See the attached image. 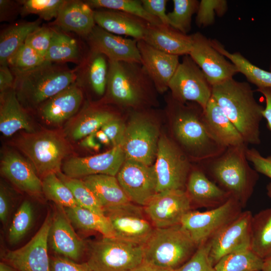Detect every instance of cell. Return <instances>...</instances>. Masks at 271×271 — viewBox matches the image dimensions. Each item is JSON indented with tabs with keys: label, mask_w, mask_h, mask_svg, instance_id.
I'll return each mask as SVG.
<instances>
[{
	"label": "cell",
	"mask_w": 271,
	"mask_h": 271,
	"mask_svg": "<svg viewBox=\"0 0 271 271\" xmlns=\"http://www.w3.org/2000/svg\"><path fill=\"white\" fill-rule=\"evenodd\" d=\"M168 107L173 140L191 162H202L226 149L209 132L203 120V109L198 104L181 102L171 95Z\"/></svg>",
	"instance_id": "6da1fadb"
},
{
	"label": "cell",
	"mask_w": 271,
	"mask_h": 271,
	"mask_svg": "<svg viewBox=\"0 0 271 271\" xmlns=\"http://www.w3.org/2000/svg\"><path fill=\"white\" fill-rule=\"evenodd\" d=\"M212 96L223 109L247 144H260V123L264 107L255 100L246 82L233 78L212 86Z\"/></svg>",
	"instance_id": "7a4b0ae2"
},
{
	"label": "cell",
	"mask_w": 271,
	"mask_h": 271,
	"mask_svg": "<svg viewBox=\"0 0 271 271\" xmlns=\"http://www.w3.org/2000/svg\"><path fill=\"white\" fill-rule=\"evenodd\" d=\"M247 144L227 148L219 156L201 162L207 176L238 201L242 207L252 195L258 173L246 156Z\"/></svg>",
	"instance_id": "3957f363"
},
{
	"label": "cell",
	"mask_w": 271,
	"mask_h": 271,
	"mask_svg": "<svg viewBox=\"0 0 271 271\" xmlns=\"http://www.w3.org/2000/svg\"><path fill=\"white\" fill-rule=\"evenodd\" d=\"M108 99L122 108L139 110L153 103L154 84L141 63L108 60Z\"/></svg>",
	"instance_id": "277c9868"
},
{
	"label": "cell",
	"mask_w": 271,
	"mask_h": 271,
	"mask_svg": "<svg viewBox=\"0 0 271 271\" xmlns=\"http://www.w3.org/2000/svg\"><path fill=\"white\" fill-rule=\"evenodd\" d=\"M14 89L22 105L34 108L76 82L77 69L47 63L35 69L13 72Z\"/></svg>",
	"instance_id": "5b68a950"
},
{
	"label": "cell",
	"mask_w": 271,
	"mask_h": 271,
	"mask_svg": "<svg viewBox=\"0 0 271 271\" xmlns=\"http://www.w3.org/2000/svg\"><path fill=\"white\" fill-rule=\"evenodd\" d=\"M198 247L181 224L155 228L143 245V261L175 270L185 263Z\"/></svg>",
	"instance_id": "8992f818"
},
{
	"label": "cell",
	"mask_w": 271,
	"mask_h": 271,
	"mask_svg": "<svg viewBox=\"0 0 271 271\" xmlns=\"http://www.w3.org/2000/svg\"><path fill=\"white\" fill-rule=\"evenodd\" d=\"M17 148L26 156L39 177L61 172L62 161L69 152L66 141L50 130L23 133Z\"/></svg>",
	"instance_id": "52a82bcc"
},
{
	"label": "cell",
	"mask_w": 271,
	"mask_h": 271,
	"mask_svg": "<svg viewBox=\"0 0 271 271\" xmlns=\"http://www.w3.org/2000/svg\"><path fill=\"white\" fill-rule=\"evenodd\" d=\"M86 263L92 271H128L144 260L143 245L103 236L87 244Z\"/></svg>",
	"instance_id": "ba28073f"
},
{
	"label": "cell",
	"mask_w": 271,
	"mask_h": 271,
	"mask_svg": "<svg viewBox=\"0 0 271 271\" xmlns=\"http://www.w3.org/2000/svg\"><path fill=\"white\" fill-rule=\"evenodd\" d=\"M153 118L152 114L141 109L130 114L121 145L125 160L154 165L161 136Z\"/></svg>",
	"instance_id": "9c48e42d"
},
{
	"label": "cell",
	"mask_w": 271,
	"mask_h": 271,
	"mask_svg": "<svg viewBox=\"0 0 271 271\" xmlns=\"http://www.w3.org/2000/svg\"><path fill=\"white\" fill-rule=\"evenodd\" d=\"M154 165L157 193L169 190H185L193 166L173 139L165 135L160 137Z\"/></svg>",
	"instance_id": "30bf717a"
},
{
	"label": "cell",
	"mask_w": 271,
	"mask_h": 271,
	"mask_svg": "<svg viewBox=\"0 0 271 271\" xmlns=\"http://www.w3.org/2000/svg\"><path fill=\"white\" fill-rule=\"evenodd\" d=\"M242 206L232 197L223 204L203 212L190 210L183 217L181 225L199 246L234 220Z\"/></svg>",
	"instance_id": "8fae6325"
},
{
	"label": "cell",
	"mask_w": 271,
	"mask_h": 271,
	"mask_svg": "<svg viewBox=\"0 0 271 271\" xmlns=\"http://www.w3.org/2000/svg\"><path fill=\"white\" fill-rule=\"evenodd\" d=\"M212 87L189 55L183 56L168 85L174 99L183 103H197L203 110L212 96Z\"/></svg>",
	"instance_id": "7c38bea8"
},
{
	"label": "cell",
	"mask_w": 271,
	"mask_h": 271,
	"mask_svg": "<svg viewBox=\"0 0 271 271\" xmlns=\"http://www.w3.org/2000/svg\"><path fill=\"white\" fill-rule=\"evenodd\" d=\"M115 238L144 245L155 227L142 206L132 202L104 210Z\"/></svg>",
	"instance_id": "4fadbf2b"
},
{
	"label": "cell",
	"mask_w": 271,
	"mask_h": 271,
	"mask_svg": "<svg viewBox=\"0 0 271 271\" xmlns=\"http://www.w3.org/2000/svg\"><path fill=\"white\" fill-rule=\"evenodd\" d=\"M52 219L49 213L35 235L23 246L7 251L3 256L5 262L18 271H51L48 255V239Z\"/></svg>",
	"instance_id": "5bb4252c"
},
{
	"label": "cell",
	"mask_w": 271,
	"mask_h": 271,
	"mask_svg": "<svg viewBox=\"0 0 271 271\" xmlns=\"http://www.w3.org/2000/svg\"><path fill=\"white\" fill-rule=\"evenodd\" d=\"M116 178L129 201L144 207L157 193L154 165L125 160Z\"/></svg>",
	"instance_id": "9a60e30c"
},
{
	"label": "cell",
	"mask_w": 271,
	"mask_h": 271,
	"mask_svg": "<svg viewBox=\"0 0 271 271\" xmlns=\"http://www.w3.org/2000/svg\"><path fill=\"white\" fill-rule=\"evenodd\" d=\"M252 217L250 211H242L206 242L209 257L213 266L228 254L250 248Z\"/></svg>",
	"instance_id": "2e32d148"
},
{
	"label": "cell",
	"mask_w": 271,
	"mask_h": 271,
	"mask_svg": "<svg viewBox=\"0 0 271 271\" xmlns=\"http://www.w3.org/2000/svg\"><path fill=\"white\" fill-rule=\"evenodd\" d=\"M191 35L192 46L189 55L203 72L212 86L232 78L239 73L235 65L212 46L210 39L200 32Z\"/></svg>",
	"instance_id": "e0dca14e"
},
{
	"label": "cell",
	"mask_w": 271,
	"mask_h": 271,
	"mask_svg": "<svg viewBox=\"0 0 271 271\" xmlns=\"http://www.w3.org/2000/svg\"><path fill=\"white\" fill-rule=\"evenodd\" d=\"M143 208L155 228H160L180 224L192 207L185 190H178L157 193Z\"/></svg>",
	"instance_id": "ac0fdd59"
},
{
	"label": "cell",
	"mask_w": 271,
	"mask_h": 271,
	"mask_svg": "<svg viewBox=\"0 0 271 271\" xmlns=\"http://www.w3.org/2000/svg\"><path fill=\"white\" fill-rule=\"evenodd\" d=\"M125 160L124 152L119 146L92 156L70 158L64 162L62 169L63 173L70 178L80 179L98 174L115 176Z\"/></svg>",
	"instance_id": "d6986e66"
},
{
	"label": "cell",
	"mask_w": 271,
	"mask_h": 271,
	"mask_svg": "<svg viewBox=\"0 0 271 271\" xmlns=\"http://www.w3.org/2000/svg\"><path fill=\"white\" fill-rule=\"evenodd\" d=\"M48 242L59 255L75 261L82 257L87 248L86 242L75 232L64 208L56 204Z\"/></svg>",
	"instance_id": "ffe728a7"
},
{
	"label": "cell",
	"mask_w": 271,
	"mask_h": 271,
	"mask_svg": "<svg viewBox=\"0 0 271 271\" xmlns=\"http://www.w3.org/2000/svg\"><path fill=\"white\" fill-rule=\"evenodd\" d=\"M86 39L90 50L104 55L108 60L141 64L136 39L115 35L96 25Z\"/></svg>",
	"instance_id": "44dd1931"
},
{
	"label": "cell",
	"mask_w": 271,
	"mask_h": 271,
	"mask_svg": "<svg viewBox=\"0 0 271 271\" xmlns=\"http://www.w3.org/2000/svg\"><path fill=\"white\" fill-rule=\"evenodd\" d=\"M141 64L159 92L169 89L170 80L179 63V56L162 52L144 40L138 41Z\"/></svg>",
	"instance_id": "7402d4cb"
},
{
	"label": "cell",
	"mask_w": 271,
	"mask_h": 271,
	"mask_svg": "<svg viewBox=\"0 0 271 271\" xmlns=\"http://www.w3.org/2000/svg\"><path fill=\"white\" fill-rule=\"evenodd\" d=\"M192 207L214 208L225 203L230 195L213 182L199 167L192 166L185 187Z\"/></svg>",
	"instance_id": "603a6c76"
},
{
	"label": "cell",
	"mask_w": 271,
	"mask_h": 271,
	"mask_svg": "<svg viewBox=\"0 0 271 271\" xmlns=\"http://www.w3.org/2000/svg\"><path fill=\"white\" fill-rule=\"evenodd\" d=\"M2 173L20 190L36 197L43 193L42 181L28 161L16 152L9 151L1 163Z\"/></svg>",
	"instance_id": "cb8c5ba5"
},
{
	"label": "cell",
	"mask_w": 271,
	"mask_h": 271,
	"mask_svg": "<svg viewBox=\"0 0 271 271\" xmlns=\"http://www.w3.org/2000/svg\"><path fill=\"white\" fill-rule=\"evenodd\" d=\"M95 24L111 33L143 40L150 24L138 17L109 9L94 10Z\"/></svg>",
	"instance_id": "d4e9b609"
},
{
	"label": "cell",
	"mask_w": 271,
	"mask_h": 271,
	"mask_svg": "<svg viewBox=\"0 0 271 271\" xmlns=\"http://www.w3.org/2000/svg\"><path fill=\"white\" fill-rule=\"evenodd\" d=\"M203 117L209 132L225 148L246 144L238 130L212 96L203 110Z\"/></svg>",
	"instance_id": "484cf974"
},
{
	"label": "cell",
	"mask_w": 271,
	"mask_h": 271,
	"mask_svg": "<svg viewBox=\"0 0 271 271\" xmlns=\"http://www.w3.org/2000/svg\"><path fill=\"white\" fill-rule=\"evenodd\" d=\"M83 98L81 89L75 82L43 103L40 108V114L46 122L59 124L77 111Z\"/></svg>",
	"instance_id": "4316f807"
},
{
	"label": "cell",
	"mask_w": 271,
	"mask_h": 271,
	"mask_svg": "<svg viewBox=\"0 0 271 271\" xmlns=\"http://www.w3.org/2000/svg\"><path fill=\"white\" fill-rule=\"evenodd\" d=\"M53 24L86 38L96 25L94 10L85 1H66Z\"/></svg>",
	"instance_id": "83f0119b"
},
{
	"label": "cell",
	"mask_w": 271,
	"mask_h": 271,
	"mask_svg": "<svg viewBox=\"0 0 271 271\" xmlns=\"http://www.w3.org/2000/svg\"><path fill=\"white\" fill-rule=\"evenodd\" d=\"M143 40L162 52L179 56L189 55L192 46V35L164 25L150 24Z\"/></svg>",
	"instance_id": "f1b7e54d"
},
{
	"label": "cell",
	"mask_w": 271,
	"mask_h": 271,
	"mask_svg": "<svg viewBox=\"0 0 271 271\" xmlns=\"http://www.w3.org/2000/svg\"><path fill=\"white\" fill-rule=\"evenodd\" d=\"M20 130L35 132L30 118L13 88L1 93L0 131L10 137Z\"/></svg>",
	"instance_id": "f546056e"
},
{
	"label": "cell",
	"mask_w": 271,
	"mask_h": 271,
	"mask_svg": "<svg viewBox=\"0 0 271 271\" xmlns=\"http://www.w3.org/2000/svg\"><path fill=\"white\" fill-rule=\"evenodd\" d=\"M104 210L131 202L115 176L98 174L83 178Z\"/></svg>",
	"instance_id": "4dcf8cb0"
},
{
	"label": "cell",
	"mask_w": 271,
	"mask_h": 271,
	"mask_svg": "<svg viewBox=\"0 0 271 271\" xmlns=\"http://www.w3.org/2000/svg\"><path fill=\"white\" fill-rule=\"evenodd\" d=\"M41 20L21 23L11 26L1 34L0 64L7 65L11 57L25 42L27 37L40 27Z\"/></svg>",
	"instance_id": "1f68e13d"
},
{
	"label": "cell",
	"mask_w": 271,
	"mask_h": 271,
	"mask_svg": "<svg viewBox=\"0 0 271 271\" xmlns=\"http://www.w3.org/2000/svg\"><path fill=\"white\" fill-rule=\"evenodd\" d=\"M250 248L263 260L271 256V207L252 216Z\"/></svg>",
	"instance_id": "d6a6232c"
},
{
	"label": "cell",
	"mask_w": 271,
	"mask_h": 271,
	"mask_svg": "<svg viewBox=\"0 0 271 271\" xmlns=\"http://www.w3.org/2000/svg\"><path fill=\"white\" fill-rule=\"evenodd\" d=\"M212 46L237 67L238 72L242 73L248 81L257 88H271V71L262 69L252 63L239 52L230 53L219 42L211 40Z\"/></svg>",
	"instance_id": "836d02e7"
},
{
	"label": "cell",
	"mask_w": 271,
	"mask_h": 271,
	"mask_svg": "<svg viewBox=\"0 0 271 271\" xmlns=\"http://www.w3.org/2000/svg\"><path fill=\"white\" fill-rule=\"evenodd\" d=\"M117 116L107 109L90 108L86 110L77 118L69 131V136L74 141L84 138L95 133L108 121Z\"/></svg>",
	"instance_id": "e575fe53"
},
{
	"label": "cell",
	"mask_w": 271,
	"mask_h": 271,
	"mask_svg": "<svg viewBox=\"0 0 271 271\" xmlns=\"http://www.w3.org/2000/svg\"><path fill=\"white\" fill-rule=\"evenodd\" d=\"M64 210L71 223L78 228L97 231L104 237H115L112 226L105 215L79 206Z\"/></svg>",
	"instance_id": "d590c367"
},
{
	"label": "cell",
	"mask_w": 271,
	"mask_h": 271,
	"mask_svg": "<svg viewBox=\"0 0 271 271\" xmlns=\"http://www.w3.org/2000/svg\"><path fill=\"white\" fill-rule=\"evenodd\" d=\"M84 76L93 90L98 95H103L106 91L108 61L103 54L90 50L84 61Z\"/></svg>",
	"instance_id": "8d00e7d4"
},
{
	"label": "cell",
	"mask_w": 271,
	"mask_h": 271,
	"mask_svg": "<svg viewBox=\"0 0 271 271\" xmlns=\"http://www.w3.org/2000/svg\"><path fill=\"white\" fill-rule=\"evenodd\" d=\"M81 51L76 40L54 30L49 49L45 56L49 63L76 62L80 60Z\"/></svg>",
	"instance_id": "74e56055"
},
{
	"label": "cell",
	"mask_w": 271,
	"mask_h": 271,
	"mask_svg": "<svg viewBox=\"0 0 271 271\" xmlns=\"http://www.w3.org/2000/svg\"><path fill=\"white\" fill-rule=\"evenodd\" d=\"M263 263V260L248 248L223 256L214 267L215 271H261Z\"/></svg>",
	"instance_id": "f35d334b"
},
{
	"label": "cell",
	"mask_w": 271,
	"mask_h": 271,
	"mask_svg": "<svg viewBox=\"0 0 271 271\" xmlns=\"http://www.w3.org/2000/svg\"><path fill=\"white\" fill-rule=\"evenodd\" d=\"M85 2L93 10L109 9L121 11L141 18L153 25H163L150 14L139 0H88Z\"/></svg>",
	"instance_id": "ab89813d"
},
{
	"label": "cell",
	"mask_w": 271,
	"mask_h": 271,
	"mask_svg": "<svg viewBox=\"0 0 271 271\" xmlns=\"http://www.w3.org/2000/svg\"><path fill=\"white\" fill-rule=\"evenodd\" d=\"M42 181L43 193L56 205L64 208L79 206L70 189L56 173L46 175Z\"/></svg>",
	"instance_id": "60d3db41"
},
{
	"label": "cell",
	"mask_w": 271,
	"mask_h": 271,
	"mask_svg": "<svg viewBox=\"0 0 271 271\" xmlns=\"http://www.w3.org/2000/svg\"><path fill=\"white\" fill-rule=\"evenodd\" d=\"M57 175L70 189L79 206L105 215L103 207L83 180L69 177L61 172L57 173Z\"/></svg>",
	"instance_id": "b9f144b4"
},
{
	"label": "cell",
	"mask_w": 271,
	"mask_h": 271,
	"mask_svg": "<svg viewBox=\"0 0 271 271\" xmlns=\"http://www.w3.org/2000/svg\"><path fill=\"white\" fill-rule=\"evenodd\" d=\"M34 218L33 206L29 201L24 200L17 210L12 220L8 233L11 244L19 242L30 230Z\"/></svg>",
	"instance_id": "7bdbcfd3"
},
{
	"label": "cell",
	"mask_w": 271,
	"mask_h": 271,
	"mask_svg": "<svg viewBox=\"0 0 271 271\" xmlns=\"http://www.w3.org/2000/svg\"><path fill=\"white\" fill-rule=\"evenodd\" d=\"M173 10L167 14L170 26L187 34L191 29L193 15L197 13V0H173Z\"/></svg>",
	"instance_id": "ee69618b"
},
{
	"label": "cell",
	"mask_w": 271,
	"mask_h": 271,
	"mask_svg": "<svg viewBox=\"0 0 271 271\" xmlns=\"http://www.w3.org/2000/svg\"><path fill=\"white\" fill-rule=\"evenodd\" d=\"M47 63L44 57L25 42L18 49L9 61L13 72H21L38 68Z\"/></svg>",
	"instance_id": "f6af8a7d"
},
{
	"label": "cell",
	"mask_w": 271,
	"mask_h": 271,
	"mask_svg": "<svg viewBox=\"0 0 271 271\" xmlns=\"http://www.w3.org/2000/svg\"><path fill=\"white\" fill-rule=\"evenodd\" d=\"M66 1L64 0H24L21 4L20 13L25 16L29 14L38 15L41 19L49 21L56 18Z\"/></svg>",
	"instance_id": "bcb514c9"
},
{
	"label": "cell",
	"mask_w": 271,
	"mask_h": 271,
	"mask_svg": "<svg viewBox=\"0 0 271 271\" xmlns=\"http://www.w3.org/2000/svg\"><path fill=\"white\" fill-rule=\"evenodd\" d=\"M228 9L225 0H201L196 17L198 27H206L213 24L215 16H223Z\"/></svg>",
	"instance_id": "7dc6e473"
},
{
	"label": "cell",
	"mask_w": 271,
	"mask_h": 271,
	"mask_svg": "<svg viewBox=\"0 0 271 271\" xmlns=\"http://www.w3.org/2000/svg\"><path fill=\"white\" fill-rule=\"evenodd\" d=\"M175 271H215L209 257L207 242L199 246L193 255Z\"/></svg>",
	"instance_id": "c3c4849f"
},
{
	"label": "cell",
	"mask_w": 271,
	"mask_h": 271,
	"mask_svg": "<svg viewBox=\"0 0 271 271\" xmlns=\"http://www.w3.org/2000/svg\"><path fill=\"white\" fill-rule=\"evenodd\" d=\"M54 31V29L50 27L40 26L29 35L25 43L45 58Z\"/></svg>",
	"instance_id": "681fc988"
},
{
	"label": "cell",
	"mask_w": 271,
	"mask_h": 271,
	"mask_svg": "<svg viewBox=\"0 0 271 271\" xmlns=\"http://www.w3.org/2000/svg\"><path fill=\"white\" fill-rule=\"evenodd\" d=\"M101 129L106 134L113 147L121 146L123 141L126 124L118 117H115L105 123Z\"/></svg>",
	"instance_id": "f907efd6"
},
{
	"label": "cell",
	"mask_w": 271,
	"mask_h": 271,
	"mask_svg": "<svg viewBox=\"0 0 271 271\" xmlns=\"http://www.w3.org/2000/svg\"><path fill=\"white\" fill-rule=\"evenodd\" d=\"M51 271H92L85 262L82 263L60 255L50 259Z\"/></svg>",
	"instance_id": "816d5d0a"
},
{
	"label": "cell",
	"mask_w": 271,
	"mask_h": 271,
	"mask_svg": "<svg viewBox=\"0 0 271 271\" xmlns=\"http://www.w3.org/2000/svg\"><path fill=\"white\" fill-rule=\"evenodd\" d=\"M246 156L258 173L271 179V158L269 156L264 157L255 149L248 148L246 150Z\"/></svg>",
	"instance_id": "f5cc1de1"
},
{
	"label": "cell",
	"mask_w": 271,
	"mask_h": 271,
	"mask_svg": "<svg viewBox=\"0 0 271 271\" xmlns=\"http://www.w3.org/2000/svg\"><path fill=\"white\" fill-rule=\"evenodd\" d=\"M145 9L166 26H170L166 13L167 0H142Z\"/></svg>",
	"instance_id": "db71d44e"
},
{
	"label": "cell",
	"mask_w": 271,
	"mask_h": 271,
	"mask_svg": "<svg viewBox=\"0 0 271 271\" xmlns=\"http://www.w3.org/2000/svg\"><path fill=\"white\" fill-rule=\"evenodd\" d=\"M12 207V199L9 190L2 184L0 187V219L7 223Z\"/></svg>",
	"instance_id": "11a10c76"
},
{
	"label": "cell",
	"mask_w": 271,
	"mask_h": 271,
	"mask_svg": "<svg viewBox=\"0 0 271 271\" xmlns=\"http://www.w3.org/2000/svg\"><path fill=\"white\" fill-rule=\"evenodd\" d=\"M15 76L10 70L9 65H3L0 67V91H6L14 87Z\"/></svg>",
	"instance_id": "9f6ffc18"
},
{
	"label": "cell",
	"mask_w": 271,
	"mask_h": 271,
	"mask_svg": "<svg viewBox=\"0 0 271 271\" xmlns=\"http://www.w3.org/2000/svg\"><path fill=\"white\" fill-rule=\"evenodd\" d=\"M264 97L265 106L262 111V116L267 122V125L271 130V88H260L256 90ZM271 158V156H269Z\"/></svg>",
	"instance_id": "6f0895ef"
},
{
	"label": "cell",
	"mask_w": 271,
	"mask_h": 271,
	"mask_svg": "<svg viewBox=\"0 0 271 271\" xmlns=\"http://www.w3.org/2000/svg\"><path fill=\"white\" fill-rule=\"evenodd\" d=\"M16 5L14 2L0 0L1 21L8 20L15 14Z\"/></svg>",
	"instance_id": "680465c9"
},
{
	"label": "cell",
	"mask_w": 271,
	"mask_h": 271,
	"mask_svg": "<svg viewBox=\"0 0 271 271\" xmlns=\"http://www.w3.org/2000/svg\"><path fill=\"white\" fill-rule=\"evenodd\" d=\"M80 145L82 147L95 151H98L101 148V144L97 140L95 133L90 134L83 138L80 143Z\"/></svg>",
	"instance_id": "91938a15"
},
{
	"label": "cell",
	"mask_w": 271,
	"mask_h": 271,
	"mask_svg": "<svg viewBox=\"0 0 271 271\" xmlns=\"http://www.w3.org/2000/svg\"><path fill=\"white\" fill-rule=\"evenodd\" d=\"M128 271H175L143 261L140 264Z\"/></svg>",
	"instance_id": "94428289"
},
{
	"label": "cell",
	"mask_w": 271,
	"mask_h": 271,
	"mask_svg": "<svg viewBox=\"0 0 271 271\" xmlns=\"http://www.w3.org/2000/svg\"><path fill=\"white\" fill-rule=\"evenodd\" d=\"M95 136L99 143L104 145H108L111 144L108 136L101 129L96 131L95 132Z\"/></svg>",
	"instance_id": "6125c7cd"
},
{
	"label": "cell",
	"mask_w": 271,
	"mask_h": 271,
	"mask_svg": "<svg viewBox=\"0 0 271 271\" xmlns=\"http://www.w3.org/2000/svg\"><path fill=\"white\" fill-rule=\"evenodd\" d=\"M0 271H18L12 265L5 262H1Z\"/></svg>",
	"instance_id": "be15d7a7"
},
{
	"label": "cell",
	"mask_w": 271,
	"mask_h": 271,
	"mask_svg": "<svg viewBox=\"0 0 271 271\" xmlns=\"http://www.w3.org/2000/svg\"><path fill=\"white\" fill-rule=\"evenodd\" d=\"M261 271H271V256L263 260Z\"/></svg>",
	"instance_id": "e7e4bbea"
},
{
	"label": "cell",
	"mask_w": 271,
	"mask_h": 271,
	"mask_svg": "<svg viewBox=\"0 0 271 271\" xmlns=\"http://www.w3.org/2000/svg\"><path fill=\"white\" fill-rule=\"evenodd\" d=\"M267 195L271 199V182L266 186Z\"/></svg>",
	"instance_id": "03108f58"
},
{
	"label": "cell",
	"mask_w": 271,
	"mask_h": 271,
	"mask_svg": "<svg viewBox=\"0 0 271 271\" xmlns=\"http://www.w3.org/2000/svg\"><path fill=\"white\" fill-rule=\"evenodd\" d=\"M269 71H271V61H270V64H269Z\"/></svg>",
	"instance_id": "003e7915"
}]
</instances>
